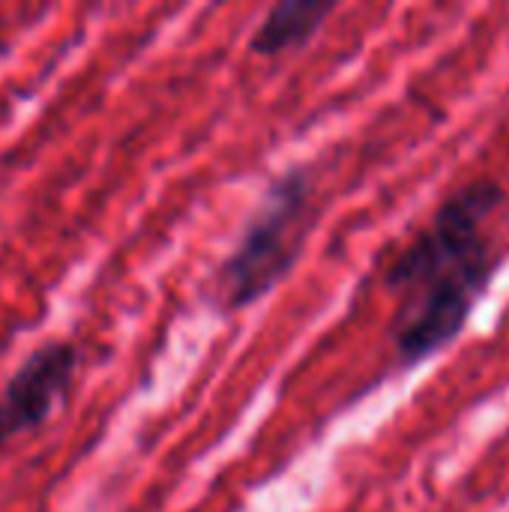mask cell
<instances>
[{
	"instance_id": "3",
	"label": "cell",
	"mask_w": 509,
	"mask_h": 512,
	"mask_svg": "<svg viewBox=\"0 0 509 512\" xmlns=\"http://www.w3.org/2000/svg\"><path fill=\"white\" fill-rule=\"evenodd\" d=\"M78 369V351L69 342H45L39 345L21 369L9 378L0 393V450L24 435L39 429L54 405L69 393Z\"/></svg>"
},
{
	"instance_id": "4",
	"label": "cell",
	"mask_w": 509,
	"mask_h": 512,
	"mask_svg": "<svg viewBox=\"0 0 509 512\" xmlns=\"http://www.w3.org/2000/svg\"><path fill=\"white\" fill-rule=\"evenodd\" d=\"M336 12V3L324 0H285L276 3L261 27L252 36V51L264 57H276L288 48H300L315 36L327 15Z\"/></svg>"
},
{
	"instance_id": "2",
	"label": "cell",
	"mask_w": 509,
	"mask_h": 512,
	"mask_svg": "<svg viewBox=\"0 0 509 512\" xmlns=\"http://www.w3.org/2000/svg\"><path fill=\"white\" fill-rule=\"evenodd\" d=\"M312 204V174L288 171L270 186L240 243L225 258L216 288L225 309H243L264 297L294 264Z\"/></svg>"
},
{
	"instance_id": "1",
	"label": "cell",
	"mask_w": 509,
	"mask_h": 512,
	"mask_svg": "<svg viewBox=\"0 0 509 512\" xmlns=\"http://www.w3.org/2000/svg\"><path fill=\"white\" fill-rule=\"evenodd\" d=\"M501 201L504 192L495 180L462 186L393 258L384 282L402 300L393 321V342L402 363L426 360L465 327L495 267L486 225Z\"/></svg>"
}]
</instances>
